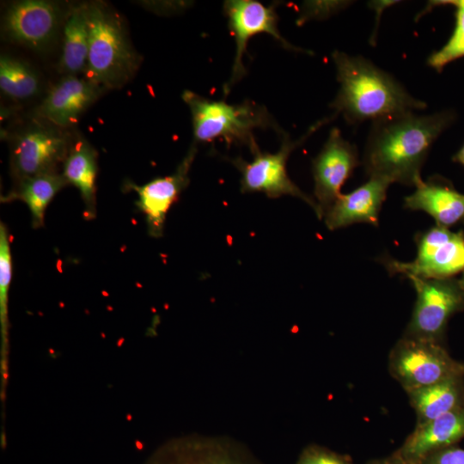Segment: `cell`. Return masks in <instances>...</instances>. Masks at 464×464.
I'll use <instances>...</instances> for the list:
<instances>
[{
  "mask_svg": "<svg viewBox=\"0 0 464 464\" xmlns=\"http://www.w3.org/2000/svg\"><path fill=\"white\" fill-rule=\"evenodd\" d=\"M134 70L130 118L159 134L181 132L212 93L181 24L160 5H132Z\"/></svg>",
  "mask_w": 464,
  "mask_h": 464,
  "instance_id": "obj_1",
  "label": "cell"
},
{
  "mask_svg": "<svg viewBox=\"0 0 464 464\" xmlns=\"http://www.w3.org/2000/svg\"><path fill=\"white\" fill-rule=\"evenodd\" d=\"M274 149L288 172L292 215H317L334 209L343 218H369L375 227L387 219L381 195H411L418 203L427 199L396 159L366 151L360 157H342L277 136Z\"/></svg>",
  "mask_w": 464,
  "mask_h": 464,
  "instance_id": "obj_2",
  "label": "cell"
},
{
  "mask_svg": "<svg viewBox=\"0 0 464 464\" xmlns=\"http://www.w3.org/2000/svg\"><path fill=\"white\" fill-rule=\"evenodd\" d=\"M94 192L67 182L53 185L21 204L16 217V256L25 273L88 258L108 218Z\"/></svg>",
  "mask_w": 464,
  "mask_h": 464,
  "instance_id": "obj_3",
  "label": "cell"
},
{
  "mask_svg": "<svg viewBox=\"0 0 464 464\" xmlns=\"http://www.w3.org/2000/svg\"><path fill=\"white\" fill-rule=\"evenodd\" d=\"M464 206L462 199L440 212L429 199L420 204L422 217L413 230L393 228L384 219L377 230L381 239L369 241L357 237L342 239L362 259L360 285L364 290L395 289L405 298L420 297L426 293L453 299L464 308V295L439 273L431 259V241L440 226Z\"/></svg>",
  "mask_w": 464,
  "mask_h": 464,
  "instance_id": "obj_4",
  "label": "cell"
},
{
  "mask_svg": "<svg viewBox=\"0 0 464 464\" xmlns=\"http://www.w3.org/2000/svg\"><path fill=\"white\" fill-rule=\"evenodd\" d=\"M414 9L408 7L400 11L383 0H342L335 5L342 39L353 63V82L346 118L335 130L338 142L343 141L348 130L369 114L371 105L366 99L365 88L375 58L384 52H405L429 74L454 76L433 65L420 51Z\"/></svg>",
  "mask_w": 464,
  "mask_h": 464,
  "instance_id": "obj_5",
  "label": "cell"
},
{
  "mask_svg": "<svg viewBox=\"0 0 464 464\" xmlns=\"http://www.w3.org/2000/svg\"><path fill=\"white\" fill-rule=\"evenodd\" d=\"M93 26L87 5L69 0H34L14 9L3 45L18 63L51 75L66 74L83 56Z\"/></svg>",
  "mask_w": 464,
  "mask_h": 464,
  "instance_id": "obj_6",
  "label": "cell"
},
{
  "mask_svg": "<svg viewBox=\"0 0 464 464\" xmlns=\"http://www.w3.org/2000/svg\"><path fill=\"white\" fill-rule=\"evenodd\" d=\"M295 231V221L290 215L264 257L256 264L237 266L213 279L191 275L194 284L206 289L204 308L218 325L226 356L240 357L246 353L250 322L275 286L282 282L285 274L284 258Z\"/></svg>",
  "mask_w": 464,
  "mask_h": 464,
  "instance_id": "obj_7",
  "label": "cell"
},
{
  "mask_svg": "<svg viewBox=\"0 0 464 464\" xmlns=\"http://www.w3.org/2000/svg\"><path fill=\"white\" fill-rule=\"evenodd\" d=\"M160 134L130 116L97 114L76 132L53 172L90 192L105 190Z\"/></svg>",
  "mask_w": 464,
  "mask_h": 464,
  "instance_id": "obj_8",
  "label": "cell"
},
{
  "mask_svg": "<svg viewBox=\"0 0 464 464\" xmlns=\"http://www.w3.org/2000/svg\"><path fill=\"white\" fill-rule=\"evenodd\" d=\"M93 262L102 274L114 280L127 306L128 329L145 323L146 228L125 209L108 216L96 246Z\"/></svg>",
  "mask_w": 464,
  "mask_h": 464,
  "instance_id": "obj_9",
  "label": "cell"
},
{
  "mask_svg": "<svg viewBox=\"0 0 464 464\" xmlns=\"http://www.w3.org/2000/svg\"><path fill=\"white\" fill-rule=\"evenodd\" d=\"M134 70L132 5L111 9L94 45L93 79L88 102L99 114H118L130 106Z\"/></svg>",
  "mask_w": 464,
  "mask_h": 464,
  "instance_id": "obj_10",
  "label": "cell"
},
{
  "mask_svg": "<svg viewBox=\"0 0 464 464\" xmlns=\"http://www.w3.org/2000/svg\"><path fill=\"white\" fill-rule=\"evenodd\" d=\"M102 274L93 259L82 258L43 266L26 273L14 292L3 295V304L32 301L41 307L47 324V338L60 343L67 337L69 316L85 290Z\"/></svg>",
  "mask_w": 464,
  "mask_h": 464,
  "instance_id": "obj_11",
  "label": "cell"
},
{
  "mask_svg": "<svg viewBox=\"0 0 464 464\" xmlns=\"http://www.w3.org/2000/svg\"><path fill=\"white\" fill-rule=\"evenodd\" d=\"M0 133L14 148L39 150L57 141L61 119L38 92L14 83L0 87Z\"/></svg>",
  "mask_w": 464,
  "mask_h": 464,
  "instance_id": "obj_12",
  "label": "cell"
},
{
  "mask_svg": "<svg viewBox=\"0 0 464 464\" xmlns=\"http://www.w3.org/2000/svg\"><path fill=\"white\" fill-rule=\"evenodd\" d=\"M16 357L7 335H0V464H12L18 420Z\"/></svg>",
  "mask_w": 464,
  "mask_h": 464,
  "instance_id": "obj_13",
  "label": "cell"
},
{
  "mask_svg": "<svg viewBox=\"0 0 464 464\" xmlns=\"http://www.w3.org/2000/svg\"><path fill=\"white\" fill-rule=\"evenodd\" d=\"M457 24L456 26L451 27V30L457 29L460 30L464 27V5H460V7H458V14H457Z\"/></svg>",
  "mask_w": 464,
  "mask_h": 464,
  "instance_id": "obj_14",
  "label": "cell"
}]
</instances>
